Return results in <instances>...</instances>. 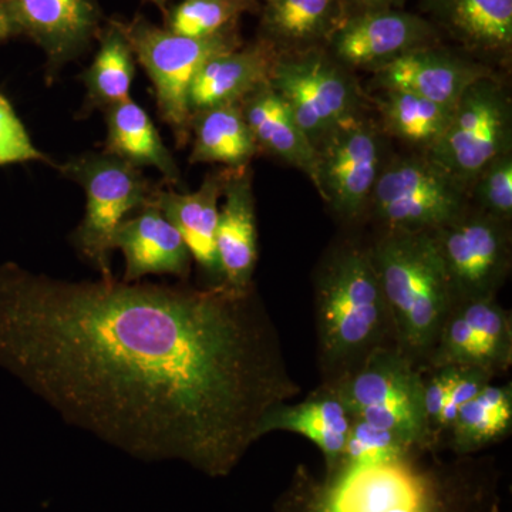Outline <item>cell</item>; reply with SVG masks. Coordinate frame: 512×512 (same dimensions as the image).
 Segmentation results:
<instances>
[{
	"instance_id": "obj_19",
	"label": "cell",
	"mask_w": 512,
	"mask_h": 512,
	"mask_svg": "<svg viewBox=\"0 0 512 512\" xmlns=\"http://www.w3.org/2000/svg\"><path fill=\"white\" fill-rule=\"evenodd\" d=\"M437 30L467 52L507 60L512 50V0H420Z\"/></svg>"
},
{
	"instance_id": "obj_16",
	"label": "cell",
	"mask_w": 512,
	"mask_h": 512,
	"mask_svg": "<svg viewBox=\"0 0 512 512\" xmlns=\"http://www.w3.org/2000/svg\"><path fill=\"white\" fill-rule=\"evenodd\" d=\"M113 248L120 249L126 259L123 282H138L147 275L190 278V249L153 200L120 225Z\"/></svg>"
},
{
	"instance_id": "obj_28",
	"label": "cell",
	"mask_w": 512,
	"mask_h": 512,
	"mask_svg": "<svg viewBox=\"0 0 512 512\" xmlns=\"http://www.w3.org/2000/svg\"><path fill=\"white\" fill-rule=\"evenodd\" d=\"M377 103L384 131L424 153L443 136L454 110L403 92H384Z\"/></svg>"
},
{
	"instance_id": "obj_27",
	"label": "cell",
	"mask_w": 512,
	"mask_h": 512,
	"mask_svg": "<svg viewBox=\"0 0 512 512\" xmlns=\"http://www.w3.org/2000/svg\"><path fill=\"white\" fill-rule=\"evenodd\" d=\"M100 47L90 69L84 73L87 99L106 111L130 97L134 79V53L117 20L99 33Z\"/></svg>"
},
{
	"instance_id": "obj_21",
	"label": "cell",
	"mask_w": 512,
	"mask_h": 512,
	"mask_svg": "<svg viewBox=\"0 0 512 512\" xmlns=\"http://www.w3.org/2000/svg\"><path fill=\"white\" fill-rule=\"evenodd\" d=\"M353 417L336 390L320 383L301 403H281L272 407L261 420L258 437L288 431L311 440L325 458V471L338 466Z\"/></svg>"
},
{
	"instance_id": "obj_7",
	"label": "cell",
	"mask_w": 512,
	"mask_h": 512,
	"mask_svg": "<svg viewBox=\"0 0 512 512\" xmlns=\"http://www.w3.org/2000/svg\"><path fill=\"white\" fill-rule=\"evenodd\" d=\"M328 386L336 390L353 419L392 430L420 450L434 451L424 407L423 370L396 346L375 350L352 375Z\"/></svg>"
},
{
	"instance_id": "obj_25",
	"label": "cell",
	"mask_w": 512,
	"mask_h": 512,
	"mask_svg": "<svg viewBox=\"0 0 512 512\" xmlns=\"http://www.w3.org/2000/svg\"><path fill=\"white\" fill-rule=\"evenodd\" d=\"M107 141L104 153L134 167H154L170 183H180V170L164 146L156 126L133 99L106 110Z\"/></svg>"
},
{
	"instance_id": "obj_30",
	"label": "cell",
	"mask_w": 512,
	"mask_h": 512,
	"mask_svg": "<svg viewBox=\"0 0 512 512\" xmlns=\"http://www.w3.org/2000/svg\"><path fill=\"white\" fill-rule=\"evenodd\" d=\"M259 0H181L165 12V28L175 35L204 39L238 28L239 19L261 10Z\"/></svg>"
},
{
	"instance_id": "obj_18",
	"label": "cell",
	"mask_w": 512,
	"mask_h": 512,
	"mask_svg": "<svg viewBox=\"0 0 512 512\" xmlns=\"http://www.w3.org/2000/svg\"><path fill=\"white\" fill-rule=\"evenodd\" d=\"M279 52L264 39L207 60L191 84V114L224 104L241 103L271 80Z\"/></svg>"
},
{
	"instance_id": "obj_24",
	"label": "cell",
	"mask_w": 512,
	"mask_h": 512,
	"mask_svg": "<svg viewBox=\"0 0 512 512\" xmlns=\"http://www.w3.org/2000/svg\"><path fill=\"white\" fill-rule=\"evenodd\" d=\"M192 164H221L231 170L249 167L261 153L242 113L241 103L224 104L192 114Z\"/></svg>"
},
{
	"instance_id": "obj_10",
	"label": "cell",
	"mask_w": 512,
	"mask_h": 512,
	"mask_svg": "<svg viewBox=\"0 0 512 512\" xmlns=\"http://www.w3.org/2000/svg\"><path fill=\"white\" fill-rule=\"evenodd\" d=\"M269 84L315 146L333 128L359 116V89L325 47L279 53Z\"/></svg>"
},
{
	"instance_id": "obj_13",
	"label": "cell",
	"mask_w": 512,
	"mask_h": 512,
	"mask_svg": "<svg viewBox=\"0 0 512 512\" xmlns=\"http://www.w3.org/2000/svg\"><path fill=\"white\" fill-rule=\"evenodd\" d=\"M439 42L440 32L429 19L404 9H386L343 20L325 49L348 70L375 73L412 50Z\"/></svg>"
},
{
	"instance_id": "obj_22",
	"label": "cell",
	"mask_w": 512,
	"mask_h": 512,
	"mask_svg": "<svg viewBox=\"0 0 512 512\" xmlns=\"http://www.w3.org/2000/svg\"><path fill=\"white\" fill-rule=\"evenodd\" d=\"M242 113L259 150L266 151L316 180L318 151L293 119L285 101L271 84L259 87L241 101Z\"/></svg>"
},
{
	"instance_id": "obj_8",
	"label": "cell",
	"mask_w": 512,
	"mask_h": 512,
	"mask_svg": "<svg viewBox=\"0 0 512 512\" xmlns=\"http://www.w3.org/2000/svg\"><path fill=\"white\" fill-rule=\"evenodd\" d=\"M511 103L494 73L471 84L458 100L443 136L427 157L471 191L481 171L511 151Z\"/></svg>"
},
{
	"instance_id": "obj_11",
	"label": "cell",
	"mask_w": 512,
	"mask_h": 512,
	"mask_svg": "<svg viewBox=\"0 0 512 512\" xmlns=\"http://www.w3.org/2000/svg\"><path fill=\"white\" fill-rule=\"evenodd\" d=\"M430 232L446 269L453 305L497 298L511 271L510 222L467 210Z\"/></svg>"
},
{
	"instance_id": "obj_36",
	"label": "cell",
	"mask_w": 512,
	"mask_h": 512,
	"mask_svg": "<svg viewBox=\"0 0 512 512\" xmlns=\"http://www.w3.org/2000/svg\"><path fill=\"white\" fill-rule=\"evenodd\" d=\"M15 35H19L18 29H16L15 23L10 18L5 3H3V0H0V42Z\"/></svg>"
},
{
	"instance_id": "obj_17",
	"label": "cell",
	"mask_w": 512,
	"mask_h": 512,
	"mask_svg": "<svg viewBox=\"0 0 512 512\" xmlns=\"http://www.w3.org/2000/svg\"><path fill=\"white\" fill-rule=\"evenodd\" d=\"M224 202L220 207L217 227V254L222 282L238 292L255 288L254 274L258 264V227L251 168H229Z\"/></svg>"
},
{
	"instance_id": "obj_12",
	"label": "cell",
	"mask_w": 512,
	"mask_h": 512,
	"mask_svg": "<svg viewBox=\"0 0 512 512\" xmlns=\"http://www.w3.org/2000/svg\"><path fill=\"white\" fill-rule=\"evenodd\" d=\"M315 188L322 200L345 221L359 220L382 170L379 133L357 116L333 128L316 144Z\"/></svg>"
},
{
	"instance_id": "obj_34",
	"label": "cell",
	"mask_w": 512,
	"mask_h": 512,
	"mask_svg": "<svg viewBox=\"0 0 512 512\" xmlns=\"http://www.w3.org/2000/svg\"><path fill=\"white\" fill-rule=\"evenodd\" d=\"M28 161L50 163L49 158L40 153L30 140L28 131L9 101L0 94V165Z\"/></svg>"
},
{
	"instance_id": "obj_39",
	"label": "cell",
	"mask_w": 512,
	"mask_h": 512,
	"mask_svg": "<svg viewBox=\"0 0 512 512\" xmlns=\"http://www.w3.org/2000/svg\"><path fill=\"white\" fill-rule=\"evenodd\" d=\"M259 2H261V0H259ZM265 3H269V2H272V0H264Z\"/></svg>"
},
{
	"instance_id": "obj_29",
	"label": "cell",
	"mask_w": 512,
	"mask_h": 512,
	"mask_svg": "<svg viewBox=\"0 0 512 512\" xmlns=\"http://www.w3.org/2000/svg\"><path fill=\"white\" fill-rule=\"evenodd\" d=\"M466 313L476 335V365L495 376L512 365V318L497 298L456 303Z\"/></svg>"
},
{
	"instance_id": "obj_1",
	"label": "cell",
	"mask_w": 512,
	"mask_h": 512,
	"mask_svg": "<svg viewBox=\"0 0 512 512\" xmlns=\"http://www.w3.org/2000/svg\"><path fill=\"white\" fill-rule=\"evenodd\" d=\"M0 367L66 423L210 477L301 392L255 288L63 281L0 264Z\"/></svg>"
},
{
	"instance_id": "obj_15",
	"label": "cell",
	"mask_w": 512,
	"mask_h": 512,
	"mask_svg": "<svg viewBox=\"0 0 512 512\" xmlns=\"http://www.w3.org/2000/svg\"><path fill=\"white\" fill-rule=\"evenodd\" d=\"M491 73L484 64L434 45L412 50L376 70L373 83L383 92L410 93L454 109L471 84Z\"/></svg>"
},
{
	"instance_id": "obj_26",
	"label": "cell",
	"mask_w": 512,
	"mask_h": 512,
	"mask_svg": "<svg viewBox=\"0 0 512 512\" xmlns=\"http://www.w3.org/2000/svg\"><path fill=\"white\" fill-rule=\"evenodd\" d=\"M512 429V384L493 383L464 404L448 430V447L457 457H470L504 440Z\"/></svg>"
},
{
	"instance_id": "obj_5",
	"label": "cell",
	"mask_w": 512,
	"mask_h": 512,
	"mask_svg": "<svg viewBox=\"0 0 512 512\" xmlns=\"http://www.w3.org/2000/svg\"><path fill=\"white\" fill-rule=\"evenodd\" d=\"M134 57L144 67L156 89L158 114L173 131L178 147L191 138V84L202 64L221 53L232 52L244 45L238 28L220 35L194 39L168 32L136 16L130 22H120Z\"/></svg>"
},
{
	"instance_id": "obj_14",
	"label": "cell",
	"mask_w": 512,
	"mask_h": 512,
	"mask_svg": "<svg viewBox=\"0 0 512 512\" xmlns=\"http://www.w3.org/2000/svg\"><path fill=\"white\" fill-rule=\"evenodd\" d=\"M19 33L42 47L47 73L82 55L99 36V0H3Z\"/></svg>"
},
{
	"instance_id": "obj_33",
	"label": "cell",
	"mask_w": 512,
	"mask_h": 512,
	"mask_svg": "<svg viewBox=\"0 0 512 512\" xmlns=\"http://www.w3.org/2000/svg\"><path fill=\"white\" fill-rule=\"evenodd\" d=\"M495 375L491 370L477 365L453 366V383L443 409H441L436 437L439 444L444 434L453 426L458 410L483 392L493 382Z\"/></svg>"
},
{
	"instance_id": "obj_9",
	"label": "cell",
	"mask_w": 512,
	"mask_h": 512,
	"mask_svg": "<svg viewBox=\"0 0 512 512\" xmlns=\"http://www.w3.org/2000/svg\"><path fill=\"white\" fill-rule=\"evenodd\" d=\"M369 210L380 231H434L468 210V191L426 154L400 157L380 170Z\"/></svg>"
},
{
	"instance_id": "obj_6",
	"label": "cell",
	"mask_w": 512,
	"mask_h": 512,
	"mask_svg": "<svg viewBox=\"0 0 512 512\" xmlns=\"http://www.w3.org/2000/svg\"><path fill=\"white\" fill-rule=\"evenodd\" d=\"M59 170L86 191V212L72 244L101 279H113L114 235L130 215L153 200L156 190L140 168L107 153L74 157Z\"/></svg>"
},
{
	"instance_id": "obj_32",
	"label": "cell",
	"mask_w": 512,
	"mask_h": 512,
	"mask_svg": "<svg viewBox=\"0 0 512 512\" xmlns=\"http://www.w3.org/2000/svg\"><path fill=\"white\" fill-rule=\"evenodd\" d=\"M471 191L478 210L497 220L510 222L512 218V154L495 158L481 171Z\"/></svg>"
},
{
	"instance_id": "obj_31",
	"label": "cell",
	"mask_w": 512,
	"mask_h": 512,
	"mask_svg": "<svg viewBox=\"0 0 512 512\" xmlns=\"http://www.w3.org/2000/svg\"><path fill=\"white\" fill-rule=\"evenodd\" d=\"M417 450L420 448L414 447L409 440L392 430L377 427L365 420L353 419L342 457L336 467L384 463Z\"/></svg>"
},
{
	"instance_id": "obj_4",
	"label": "cell",
	"mask_w": 512,
	"mask_h": 512,
	"mask_svg": "<svg viewBox=\"0 0 512 512\" xmlns=\"http://www.w3.org/2000/svg\"><path fill=\"white\" fill-rule=\"evenodd\" d=\"M394 325L396 348L424 370L453 299L430 231H380L369 245Z\"/></svg>"
},
{
	"instance_id": "obj_38",
	"label": "cell",
	"mask_w": 512,
	"mask_h": 512,
	"mask_svg": "<svg viewBox=\"0 0 512 512\" xmlns=\"http://www.w3.org/2000/svg\"><path fill=\"white\" fill-rule=\"evenodd\" d=\"M148 2L154 3V5H157L160 9H165V5H167L168 0H148Z\"/></svg>"
},
{
	"instance_id": "obj_3",
	"label": "cell",
	"mask_w": 512,
	"mask_h": 512,
	"mask_svg": "<svg viewBox=\"0 0 512 512\" xmlns=\"http://www.w3.org/2000/svg\"><path fill=\"white\" fill-rule=\"evenodd\" d=\"M313 293L323 384L352 375L375 350L396 346L369 247L342 242L329 249L316 269Z\"/></svg>"
},
{
	"instance_id": "obj_37",
	"label": "cell",
	"mask_w": 512,
	"mask_h": 512,
	"mask_svg": "<svg viewBox=\"0 0 512 512\" xmlns=\"http://www.w3.org/2000/svg\"><path fill=\"white\" fill-rule=\"evenodd\" d=\"M487 512H503L501 511L500 504H498V500H494L493 503H491Z\"/></svg>"
},
{
	"instance_id": "obj_23",
	"label": "cell",
	"mask_w": 512,
	"mask_h": 512,
	"mask_svg": "<svg viewBox=\"0 0 512 512\" xmlns=\"http://www.w3.org/2000/svg\"><path fill=\"white\" fill-rule=\"evenodd\" d=\"M343 20L342 0H272L261 9L258 37L279 53L306 52L325 47Z\"/></svg>"
},
{
	"instance_id": "obj_2",
	"label": "cell",
	"mask_w": 512,
	"mask_h": 512,
	"mask_svg": "<svg viewBox=\"0 0 512 512\" xmlns=\"http://www.w3.org/2000/svg\"><path fill=\"white\" fill-rule=\"evenodd\" d=\"M494 467L417 450L369 466H339L318 477L296 467L275 512H487L495 497Z\"/></svg>"
},
{
	"instance_id": "obj_35",
	"label": "cell",
	"mask_w": 512,
	"mask_h": 512,
	"mask_svg": "<svg viewBox=\"0 0 512 512\" xmlns=\"http://www.w3.org/2000/svg\"><path fill=\"white\" fill-rule=\"evenodd\" d=\"M407 0H342L345 19L375 10L403 9Z\"/></svg>"
},
{
	"instance_id": "obj_20",
	"label": "cell",
	"mask_w": 512,
	"mask_h": 512,
	"mask_svg": "<svg viewBox=\"0 0 512 512\" xmlns=\"http://www.w3.org/2000/svg\"><path fill=\"white\" fill-rule=\"evenodd\" d=\"M229 168L214 171L191 194L175 191L154 192V204L163 211L190 249L192 261L210 275L215 285L221 284V266L217 254V227L220 200L227 184Z\"/></svg>"
}]
</instances>
